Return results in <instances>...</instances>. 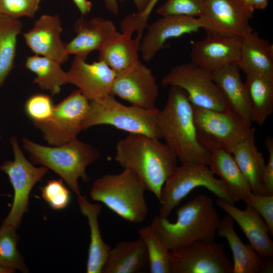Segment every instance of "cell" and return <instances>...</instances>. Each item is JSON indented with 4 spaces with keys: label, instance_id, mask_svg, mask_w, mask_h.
<instances>
[{
    "label": "cell",
    "instance_id": "6da1fadb",
    "mask_svg": "<svg viewBox=\"0 0 273 273\" xmlns=\"http://www.w3.org/2000/svg\"><path fill=\"white\" fill-rule=\"evenodd\" d=\"M169 87L166 103L156 116L161 139L165 140L181 164L208 166L210 152L199 139L193 105L187 94L178 86Z\"/></svg>",
    "mask_w": 273,
    "mask_h": 273
},
{
    "label": "cell",
    "instance_id": "7a4b0ae2",
    "mask_svg": "<svg viewBox=\"0 0 273 273\" xmlns=\"http://www.w3.org/2000/svg\"><path fill=\"white\" fill-rule=\"evenodd\" d=\"M160 139L143 134L128 133L116 145L115 160L134 172L147 191L159 200L162 188L177 167L174 152Z\"/></svg>",
    "mask_w": 273,
    "mask_h": 273
},
{
    "label": "cell",
    "instance_id": "3957f363",
    "mask_svg": "<svg viewBox=\"0 0 273 273\" xmlns=\"http://www.w3.org/2000/svg\"><path fill=\"white\" fill-rule=\"evenodd\" d=\"M176 214L175 222L158 215L151 224L169 250L214 241L220 219L211 197L200 194L179 207Z\"/></svg>",
    "mask_w": 273,
    "mask_h": 273
},
{
    "label": "cell",
    "instance_id": "277c9868",
    "mask_svg": "<svg viewBox=\"0 0 273 273\" xmlns=\"http://www.w3.org/2000/svg\"><path fill=\"white\" fill-rule=\"evenodd\" d=\"M22 142L33 164L51 169L77 196L81 195L78 179L88 180L86 168L100 155L95 147L77 138L58 146H43L27 138H23Z\"/></svg>",
    "mask_w": 273,
    "mask_h": 273
},
{
    "label": "cell",
    "instance_id": "5b68a950",
    "mask_svg": "<svg viewBox=\"0 0 273 273\" xmlns=\"http://www.w3.org/2000/svg\"><path fill=\"white\" fill-rule=\"evenodd\" d=\"M142 180L128 169L118 174H107L95 180L90 190L95 201L104 204L122 219L131 223L144 221L148 214Z\"/></svg>",
    "mask_w": 273,
    "mask_h": 273
},
{
    "label": "cell",
    "instance_id": "8992f818",
    "mask_svg": "<svg viewBox=\"0 0 273 273\" xmlns=\"http://www.w3.org/2000/svg\"><path fill=\"white\" fill-rule=\"evenodd\" d=\"M157 108L144 109L126 106L110 95L90 101L82 123L83 130L99 125H107L127 132L143 134L161 139L157 125Z\"/></svg>",
    "mask_w": 273,
    "mask_h": 273
},
{
    "label": "cell",
    "instance_id": "52a82bcc",
    "mask_svg": "<svg viewBox=\"0 0 273 273\" xmlns=\"http://www.w3.org/2000/svg\"><path fill=\"white\" fill-rule=\"evenodd\" d=\"M199 187L206 188L217 198L224 199L233 204L236 202L224 183L215 177L208 165L181 164L177 166L162 188L159 199V216L168 218L180 201Z\"/></svg>",
    "mask_w": 273,
    "mask_h": 273
},
{
    "label": "cell",
    "instance_id": "ba28073f",
    "mask_svg": "<svg viewBox=\"0 0 273 273\" xmlns=\"http://www.w3.org/2000/svg\"><path fill=\"white\" fill-rule=\"evenodd\" d=\"M14 153L13 160H6L0 165V170L7 174L14 190V198L9 213L2 224L16 229L20 224L28 211L30 193L34 185L48 172L44 166L36 167L28 161L22 152L16 136L10 138Z\"/></svg>",
    "mask_w": 273,
    "mask_h": 273
},
{
    "label": "cell",
    "instance_id": "9c48e42d",
    "mask_svg": "<svg viewBox=\"0 0 273 273\" xmlns=\"http://www.w3.org/2000/svg\"><path fill=\"white\" fill-rule=\"evenodd\" d=\"M161 84L183 89L193 106L220 111L229 109L211 74L191 62L173 67L162 78Z\"/></svg>",
    "mask_w": 273,
    "mask_h": 273
},
{
    "label": "cell",
    "instance_id": "30bf717a",
    "mask_svg": "<svg viewBox=\"0 0 273 273\" xmlns=\"http://www.w3.org/2000/svg\"><path fill=\"white\" fill-rule=\"evenodd\" d=\"M89 101L77 89L54 105L50 117L42 122L33 121L49 146H58L77 138L83 130L82 123Z\"/></svg>",
    "mask_w": 273,
    "mask_h": 273
},
{
    "label": "cell",
    "instance_id": "8fae6325",
    "mask_svg": "<svg viewBox=\"0 0 273 273\" xmlns=\"http://www.w3.org/2000/svg\"><path fill=\"white\" fill-rule=\"evenodd\" d=\"M194 118L201 143H209L230 153L240 143L255 132L231 110L215 111L193 106Z\"/></svg>",
    "mask_w": 273,
    "mask_h": 273
},
{
    "label": "cell",
    "instance_id": "7c38bea8",
    "mask_svg": "<svg viewBox=\"0 0 273 273\" xmlns=\"http://www.w3.org/2000/svg\"><path fill=\"white\" fill-rule=\"evenodd\" d=\"M171 273H232L233 264L224 245L198 241L170 250Z\"/></svg>",
    "mask_w": 273,
    "mask_h": 273
},
{
    "label": "cell",
    "instance_id": "4fadbf2b",
    "mask_svg": "<svg viewBox=\"0 0 273 273\" xmlns=\"http://www.w3.org/2000/svg\"><path fill=\"white\" fill-rule=\"evenodd\" d=\"M252 14L241 0H206L197 19L207 34L242 37L253 31L249 24Z\"/></svg>",
    "mask_w": 273,
    "mask_h": 273
},
{
    "label": "cell",
    "instance_id": "5bb4252c",
    "mask_svg": "<svg viewBox=\"0 0 273 273\" xmlns=\"http://www.w3.org/2000/svg\"><path fill=\"white\" fill-rule=\"evenodd\" d=\"M111 95L132 106L153 109L159 96V87L152 70L140 60L126 70L116 74Z\"/></svg>",
    "mask_w": 273,
    "mask_h": 273
},
{
    "label": "cell",
    "instance_id": "9a60e30c",
    "mask_svg": "<svg viewBox=\"0 0 273 273\" xmlns=\"http://www.w3.org/2000/svg\"><path fill=\"white\" fill-rule=\"evenodd\" d=\"M242 36L208 33L192 43L191 62L210 74L225 66L237 64Z\"/></svg>",
    "mask_w": 273,
    "mask_h": 273
},
{
    "label": "cell",
    "instance_id": "2e32d148",
    "mask_svg": "<svg viewBox=\"0 0 273 273\" xmlns=\"http://www.w3.org/2000/svg\"><path fill=\"white\" fill-rule=\"evenodd\" d=\"M116 75L102 61L88 63L75 56L66 72V83L76 86L89 101H94L111 95Z\"/></svg>",
    "mask_w": 273,
    "mask_h": 273
},
{
    "label": "cell",
    "instance_id": "e0dca14e",
    "mask_svg": "<svg viewBox=\"0 0 273 273\" xmlns=\"http://www.w3.org/2000/svg\"><path fill=\"white\" fill-rule=\"evenodd\" d=\"M196 18L182 16H161L150 25L141 40L139 52L143 60L150 62L161 50L166 48L168 39L196 32L201 29Z\"/></svg>",
    "mask_w": 273,
    "mask_h": 273
},
{
    "label": "cell",
    "instance_id": "ac0fdd59",
    "mask_svg": "<svg viewBox=\"0 0 273 273\" xmlns=\"http://www.w3.org/2000/svg\"><path fill=\"white\" fill-rule=\"evenodd\" d=\"M62 22L57 14H43L23 33L27 47L35 54L56 61L61 65L69 59L66 43L61 37Z\"/></svg>",
    "mask_w": 273,
    "mask_h": 273
},
{
    "label": "cell",
    "instance_id": "d6986e66",
    "mask_svg": "<svg viewBox=\"0 0 273 273\" xmlns=\"http://www.w3.org/2000/svg\"><path fill=\"white\" fill-rule=\"evenodd\" d=\"M217 205L235 221L242 230L252 248L264 259L272 258L273 242L268 228L260 214L251 206L238 208L224 199L217 198Z\"/></svg>",
    "mask_w": 273,
    "mask_h": 273
},
{
    "label": "cell",
    "instance_id": "ffe728a7",
    "mask_svg": "<svg viewBox=\"0 0 273 273\" xmlns=\"http://www.w3.org/2000/svg\"><path fill=\"white\" fill-rule=\"evenodd\" d=\"M74 29L75 36L66 43V51L69 55L85 60L91 52L99 51L116 31L113 21L101 17L86 20L82 16L75 22Z\"/></svg>",
    "mask_w": 273,
    "mask_h": 273
},
{
    "label": "cell",
    "instance_id": "44dd1931",
    "mask_svg": "<svg viewBox=\"0 0 273 273\" xmlns=\"http://www.w3.org/2000/svg\"><path fill=\"white\" fill-rule=\"evenodd\" d=\"M216 235L226 239L232 251V273H261L272 270V258L264 259L249 244L244 243L236 234L234 221L229 215L220 219Z\"/></svg>",
    "mask_w": 273,
    "mask_h": 273
},
{
    "label": "cell",
    "instance_id": "7402d4cb",
    "mask_svg": "<svg viewBox=\"0 0 273 273\" xmlns=\"http://www.w3.org/2000/svg\"><path fill=\"white\" fill-rule=\"evenodd\" d=\"M202 144L210 152V169L224 183L235 202H244L252 191L232 154L213 144Z\"/></svg>",
    "mask_w": 273,
    "mask_h": 273
},
{
    "label": "cell",
    "instance_id": "603a6c76",
    "mask_svg": "<svg viewBox=\"0 0 273 273\" xmlns=\"http://www.w3.org/2000/svg\"><path fill=\"white\" fill-rule=\"evenodd\" d=\"M240 70L237 64L231 65L217 70L211 75L221 89L229 108L252 127L249 98L245 83L241 79Z\"/></svg>",
    "mask_w": 273,
    "mask_h": 273
},
{
    "label": "cell",
    "instance_id": "cb8c5ba5",
    "mask_svg": "<svg viewBox=\"0 0 273 273\" xmlns=\"http://www.w3.org/2000/svg\"><path fill=\"white\" fill-rule=\"evenodd\" d=\"M148 265L146 245L139 238L135 241H121L111 249L102 273H134Z\"/></svg>",
    "mask_w": 273,
    "mask_h": 273
},
{
    "label": "cell",
    "instance_id": "d4e9b609",
    "mask_svg": "<svg viewBox=\"0 0 273 273\" xmlns=\"http://www.w3.org/2000/svg\"><path fill=\"white\" fill-rule=\"evenodd\" d=\"M238 65L247 74L273 75V46L254 30L242 37Z\"/></svg>",
    "mask_w": 273,
    "mask_h": 273
},
{
    "label": "cell",
    "instance_id": "484cf974",
    "mask_svg": "<svg viewBox=\"0 0 273 273\" xmlns=\"http://www.w3.org/2000/svg\"><path fill=\"white\" fill-rule=\"evenodd\" d=\"M129 32L117 30L99 52V60L104 62L116 74L131 66L139 59L140 42Z\"/></svg>",
    "mask_w": 273,
    "mask_h": 273
},
{
    "label": "cell",
    "instance_id": "4316f807",
    "mask_svg": "<svg viewBox=\"0 0 273 273\" xmlns=\"http://www.w3.org/2000/svg\"><path fill=\"white\" fill-rule=\"evenodd\" d=\"M231 153L252 192L264 195L263 173L265 164L263 154L256 146L255 132L238 144Z\"/></svg>",
    "mask_w": 273,
    "mask_h": 273
},
{
    "label": "cell",
    "instance_id": "83f0119b",
    "mask_svg": "<svg viewBox=\"0 0 273 273\" xmlns=\"http://www.w3.org/2000/svg\"><path fill=\"white\" fill-rule=\"evenodd\" d=\"M79 208L81 213L87 217L90 230V243L86 263L87 273H102L107 255L111 249L101 236L98 221L102 205L92 203L85 196H77Z\"/></svg>",
    "mask_w": 273,
    "mask_h": 273
},
{
    "label": "cell",
    "instance_id": "f1b7e54d",
    "mask_svg": "<svg viewBox=\"0 0 273 273\" xmlns=\"http://www.w3.org/2000/svg\"><path fill=\"white\" fill-rule=\"evenodd\" d=\"M245 85L253 122L261 125L273 112V75L247 74Z\"/></svg>",
    "mask_w": 273,
    "mask_h": 273
},
{
    "label": "cell",
    "instance_id": "f546056e",
    "mask_svg": "<svg viewBox=\"0 0 273 273\" xmlns=\"http://www.w3.org/2000/svg\"><path fill=\"white\" fill-rule=\"evenodd\" d=\"M25 67L36 75L33 83L52 96L59 94L62 86L67 84L66 72L54 60L34 54L26 58Z\"/></svg>",
    "mask_w": 273,
    "mask_h": 273
},
{
    "label": "cell",
    "instance_id": "4dcf8cb0",
    "mask_svg": "<svg viewBox=\"0 0 273 273\" xmlns=\"http://www.w3.org/2000/svg\"><path fill=\"white\" fill-rule=\"evenodd\" d=\"M22 27L19 19L0 14V87L14 67L17 38Z\"/></svg>",
    "mask_w": 273,
    "mask_h": 273
},
{
    "label": "cell",
    "instance_id": "1f68e13d",
    "mask_svg": "<svg viewBox=\"0 0 273 273\" xmlns=\"http://www.w3.org/2000/svg\"><path fill=\"white\" fill-rule=\"evenodd\" d=\"M147 249L148 266L151 273H171L170 250L150 224L138 231Z\"/></svg>",
    "mask_w": 273,
    "mask_h": 273
},
{
    "label": "cell",
    "instance_id": "d6a6232c",
    "mask_svg": "<svg viewBox=\"0 0 273 273\" xmlns=\"http://www.w3.org/2000/svg\"><path fill=\"white\" fill-rule=\"evenodd\" d=\"M15 227L2 224L0 228V265L26 272L28 269L17 246L19 236Z\"/></svg>",
    "mask_w": 273,
    "mask_h": 273
},
{
    "label": "cell",
    "instance_id": "836d02e7",
    "mask_svg": "<svg viewBox=\"0 0 273 273\" xmlns=\"http://www.w3.org/2000/svg\"><path fill=\"white\" fill-rule=\"evenodd\" d=\"M206 0H166L156 13L161 16H182L198 18L201 15Z\"/></svg>",
    "mask_w": 273,
    "mask_h": 273
},
{
    "label": "cell",
    "instance_id": "e575fe53",
    "mask_svg": "<svg viewBox=\"0 0 273 273\" xmlns=\"http://www.w3.org/2000/svg\"><path fill=\"white\" fill-rule=\"evenodd\" d=\"M40 190L42 198L54 210L64 209L70 203V191L62 179L48 180Z\"/></svg>",
    "mask_w": 273,
    "mask_h": 273
},
{
    "label": "cell",
    "instance_id": "d590c367",
    "mask_svg": "<svg viewBox=\"0 0 273 273\" xmlns=\"http://www.w3.org/2000/svg\"><path fill=\"white\" fill-rule=\"evenodd\" d=\"M40 0H0V14L15 18H33Z\"/></svg>",
    "mask_w": 273,
    "mask_h": 273
},
{
    "label": "cell",
    "instance_id": "8d00e7d4",
    "mask_svg": "<svg viewBox=\"0 0 273 273\" xmlns=\"http://www.w3.org/2000/svg\"><path fill=\"white\" fill-rule=\"evenodd\" d=\"M54 105L50 96L43 94L30 97L25 104L27 115L32 121L42 122L48 119L52 114Z\"/></svg>",
    "mask_w": 273,
    "mask_h": 273
},
{
    "label": "cell",
    "instance_id": "74e56055",
    "mask_svg": "<svg viewBox=\"0 0 273 273\" xmlns=\"http://www.w3.org/2000/svg\"><path fill=\"white\" fill-rule=\"evenodd\" d=\"M251 206L266 223L270 235H273V195H259L252 192L244 202Z\"/></svg>",
    "mask_w": 273,
    "mask_h": 273
},
{
    "label": "cell",
    "instance_id": "f35d334b",
    "mask_svg": "<svg viewBox=\"0 0 273 273\" xmlns=\"http://www.w3.org/2000/svg\"><path fill=\"white\" fill-rule=\"evenodd\" d=\"M268 153V160L265 164L263 173L264 195H273V139L267 137L264 141Z\"/></svg>",
    "mask_w": 273,
    "mask_h": 273
},
{
    "label": "cell",
    "instance_id": "ab89813d",
    "mask_svg": "<svg viewBox=\"0 0 273 273\" xmlns=\"http://www.w3.org/2000/svg\"><path fill=\"white\" fill-rule=\"evenodd\" d=\"M159 0H152L146 10L142 13H135V20L138 27L145 29L148 24V21L151 13Z\"/></svg>",
    "mask_w": 273,
    "mask_h": 273
},
{
    "label": "cell",
    "instance_id": "60d3db41",
    "mask_svg": "<svg viewBox=\"0 0 273 273\" xmlns=\"http://www.w3.org/2000/svg\"><path fill=\"white\" fill-rule=\"evenodd\" d=\"M72 1L77 8L82 16L87 15L90 12L93 4L90 1L72 0Z\"/></svg>",
    "mask_w": 273,
    "mask_h": 273
},
{
    "label": "cell",
    "instance_id": "b9f144b4",
    "mask_svg": "<svg viewBox=\"0 0 273 273\" xmlns=\"http://www.w3.org/2000/svg\"><path fill=\"white\" fill-rule=\"evenodd\" d=\"M105 8L114 15L119 13L118 2L117 0H103Z\"/></svg>",
    "mask_w": 273,
    "mask_h": 273
},
{
    "label": "cell",
    "instance_id": "7bdbcfd3",
    "mask_svg": "<svg viewBox=\"0 0 273 273\" xmlns=\"http://www.w3.org/2000/svg\"><path fill=\"white\" fill-rule=\"evenodd\" d=\"M118 2H123L126 0H117ZM152 0H133L137 9V12L142 13L144 12L149 6Z\"/></svg>",
    "mask_w": 273,
    "mask_h": 273
},
{
    "label": "cell",
    "instance_id": "ee69618b",
    "mask_svg": "<svg viewBox=\"0 0 273 273\" xmlns=\"http://www.w3.org/2000/svg\"><path fill=\"white\" fill-rule=\"evenodd\" d=\"M269 0H254L253 7L255 10H264L268 3Z\"/></svg>",
    "mask_w": 273,
    "mask_h": 273
},
{
    "label": "cell",
    "instance_id": "f6af8a7d",
    "mask_svg": "<svg viewBox=\"0 0 273 273\" xmlns=\"http://www.w3.org/2000/svg\"><path fill=\"white\" fill-rule=\"evenodd\" d=\"M246 7L252 13L254 11L253 7L254 0H241Z\"/></svg>",
    "mask_w": 273,
    "mask_h": 273
},
{
    "label": "cell",
    "instance_id": "bcb514c9",
    "mask_svg": "<svg viewBox=\"0 0 273 273\" xmlns=\"http://www.w3.org/2000/svg\"><path fill=\"white\" fill-rule=\"evenodd\" d=\"M16 270L8 268L5 267L0 265V273H12L15 271Z\"/></svg>",
    "mask_w": 273,
    "mask_h": 273
},
{
    "label": "cell",
    "instance_id": "7dc6e473",
    "mask_svg": "<svg viewBox=\"0 0 273 273\" xmlns=\"http://www.w3.org/2000/svg\"><path fill=\"white\" fill-rule=\"evenodd\" d=\"M0 139H1V136H0Z\"/></svg>",
    "mask_w": 273,
    "mask_h": 273
}]
</instances>
